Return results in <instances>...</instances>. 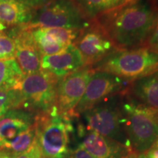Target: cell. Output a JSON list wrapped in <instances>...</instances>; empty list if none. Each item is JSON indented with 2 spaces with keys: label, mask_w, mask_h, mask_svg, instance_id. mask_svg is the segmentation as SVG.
I'll list each match as a JSON object with an SVG mask.
<instances>
[{
  "label": "cell",
  "mask_w": 158,
  "mask_h": 158,
  "mask_svg": "<svg viewBox=\"0 0 158 158\" xmlns=\"http://www.w3.org/2000/svg\"><path fill=\"white\" fill-rule=\"evenodd\" d=\"M35 115L23 109H11L0 117V141H9L32 127Z\"/></svg>",
  "instance_id": "cell-15"
},
{
  "label": "cell",
  "mask_w": 158,
  "mask_h": 158,
  "mask_svg": "<svg viewBox=\"0 0 158 158\" xmlns=\"http://www.w3.org/2000/svg\"><path fill=\"white\" fill-rule=\"evenodd\" d=\"M127 98L121 104L124 129L132 150L144 153L158 141V110Z\"/></svg>",
  "instance_id": "cell-4"
},
{
  "label": "cell",
  "mask_w": 158,
  "mask_h": 158,
  "mask_svg": "<svg viewBox=\"0 0 158 158\" xmlns=\"http://www.w3.org/2000/svg\"><path fill=\"white\" fill-rule=\"evenodd\" d=\"M15 41L7 32L0 31V60H7L15 57Z\"/></svg>",
  "instance_id": "cell-21"
},
{
  "label": "cell",
  "mask_w": 158,
  "mask_h": 158,
  "mask_svg": "<svg viewBox=\"0 0 158 158\" xmlns=\"http://www.w3.org/2000/svg\"><path fill=\"white\" fill-rule=\"evenodd\" d=\"M127 92L140 103L158 110V71L130 82Z\"/></svg>",
  "instance_id": "cell-17"
},
{
  "label": "cell",
  "mask_w": 158,
  "mask_h": 158,
  "mask_svg": "<svg viewBox=\"0 0 158 158\" xmlns=\"http://www.w3.org/2000/svg\"><path fill=\"white\" fill-rule=\"evenodd\" d=\"M85 66L84 58L73 44L68 45L59 54L42 56L41 59V70L59 78H62Z\"/></svg>",
  "instance_id": "cell-14"
},
{
  "label": "cell",
  "mask_w": 158,
  "mask_h": 158,
  "mask_svg": "<svg viewBox=\"0 0 158 158\" xmlns=\"http://www.w3.org/2000/svg\"><path fill=\"white\" fill-rule=\"evenodd\" d=\"M75 2L90 21L105 12L125 3V0H75Z\"/></svg>",
  "instance_id": "cell-19"
},
{
  "label": "cell",
  "mask_w": 158,
  "mask_h": 158,
  "mask_svg": "<svg viewBox=\"0 0 158 158\" xmlns=\"http://www.w3.org/2000/svg\"><path fill=\"white\" fill-rule=\"evenodd\" d=\"M158 13L156 0L127 2L93 19L118 50L144 46Z\"/></svg>",
  "instance_id": "cell-1"
},
{
  "label": "cell",
  "mask_w": 158,
  "mask_h": 158,
  "mask_svg": "<svg viewBox=\"0 0 158 158\" xmlns=\"http://www.w3.org/2000/svg\"><path fill=\"white\" fill-rule=\"evenodd\" d=\"M7 33L15 41V60L23 76L41 70L42 55L37 48L30 29L17 27L11 28Z\"/></svg>",
  "instance_id": "cell-11"
},
{
  "label": "cell",
  "mask_w": 158,
  "mask_h": 158,
  "mask_svg": "<svg viewBox=\"0 0 158 158\" xmlns=\"http://www.w3.org/2000/svg\"><path fill=\"white\" fill-rule=\"evenodd\" d=\"M144 46H147L158 53V13L151 33H150Z\"/></svg>",
  "instance_id": "cell-22"
},
{
  "label": "cell",
  "mask_w": 158,
  "mask_h": 158,
  "mask_svg": "<svg viewBox=\"0 0 158 158\" xmlns=\"http://www.w3.org/2000/svg\"><path fill=\"white\" fill-rule=\"evenodd\" d=\"M66 158H94L88 152H86L84 148L78 146L76 149L70 150L68 155Z\"/></svg>",
  "instance_id": "cell-25"
},
{
  "label": "cell",
  "mask_w": 158,
  "mask_h": 158,
  "mask_svg": "<svg viewBox=\"0 0 158 158\" xmlns=\"http://www.w3.org/2000/svg\"><path fill=\"white\" fill-rule=\"evenodd\" d=\"M15 158H42L40 149L36 141V138H35L34 143L27 152Z\"/></svg>",
  "instance_id": "cell-23"
},
{
  "label": "cell",
  "mask_w": 158,
  "mask_h": 158,
  "mask_svg": "<svg viewBox=\"0 0 158 158\" xmlns=\"http://www.w3.org/2000/svg\"><path fill=\"white\" fill-rule=\"evenodd\" d=\"M59 79L42 70L25 76L15 89L21 95V109L43 113L56 106V89Z\"/></svg>",
  "instance_id": "cell-7"
},
{
  "label": "cell",
  "mask_w": 158,
  "mask_h": 158,
  "mask_svg": "<svg viewBox=\"0 0 158 158\" xmlns=\"http://www.w3.org/2000/svg\"><path fill=\"white\" fill-rule=\"evenodd\" d=\"M78 134L81 137V147L94 158H126L133 150L92 130L78 127Z\"/></svg>",
  "instance_id": "cell-12"
},
{
  "label": "cell",
  "mask_w": 158,
  "mask_h": 158,
  "mask_svg": "<svg viewBox=\"0 0 158 158\" xmlns=\"http://www.w3.org/2000/svg\"><path fill=\"white\" fill-rule=\"evenodd\" d=\"M42 56L59 54L73 44L79 30L59 27H38L30 29Z\"/></svg>",
  "instance_id": "cell-13"
},
{
  "label": "cell",
  "mask_w": 158,
  "mask_h": 158,
  "mask_svg": "<svg viewBox=\"0 0 158 158\" xmlns=\"http://www.w3.org/2000/svg\"><path fill=\"white\" fill-rule=\"evenodd\" d=\"M21 105L22 101L19 90H0V117L11 109H21Z\"/></svg>",
  "instance_id": "cell-20"
},
{
  "label": "cell",
  "mask_w": 158,
  "mask_h": 158,
  "mask_svg": "<svg viewBox=\"0 0 158 158\" xmlns=\"http://www.w3.org/2000/svg\"><path fill=\"white\" fill-rule=\"evenodd\" d=\"M35 10L15 0H0V31L30 22Z\"/></svg>",
  "instance_id": "cell-16"
},
{
  "label": "cell",
  "mask_w": 158,
  "mask_h": 158,
  "mask_svg": "<svg viewBox=\"0 0 158 158\" xmlns=\"http://www.w3.org/2000/svg\"><path fill=\"white\" fill-rule=\"evenodd\" d=\"M90 22L75 0H52L40 8L35 10L30 22L21 27L27 29L59 27L81 30Z\"/></svg>",
  "instance_id": "cell-6"
},
{
  "label": "cell",
  "mask_w": 158,
  "mask_h": 158,
  "mask_svg": "<svg viewBox=\"0 0 158 158\" xmlns=\"http://www.w3.org/2000/svg\"><path fill=\"white\" fill-rule=\"evenodd\" d=\"M123 92L110 97L82 114L86 128L132 149L124 129L121 104Z\"/></svg>",
  "instance_id": "cell-5"
},
{
  "label": "cell",
  "mask_w": 158,
  "mask_h": 158,
  "mask_svg": "<svg viewBox=\"0 0 158 158\" xmlns=\"http://www.w3.org/2000/svg\"><path fill=\"white\" fill-rule=\"evenodd\" d=\"M73 44L84 59L86 66H92L117 48L94 20L79 31Z\"/></svg>",
  "instance_id": "cell-9"
},
{
  "label": "cell",
  "mask_w": 158,
  "mask_h": 158,
  "mask_svg": "<svg viewBox=\"0 0 158 158\" xmlns=\"http://www.w3.org/2000/svg\"><path fill=\"white\" fill-rule=\"evenodd\" d=\"M34 126L42 158L67 157L74 130L70 116L60 114L54 106L48 111L35 115Z\"/></svg>",
  "instance_id": "cell-2"
},
{
  "label": "cell",
  "mask_w": 158,
  "mask_h": 158,
  "mask_svg": "<svg viewBox=\"0 0 158 158\" xmlns=\"http://www.w3.org/2000/svg\"><path fill=\"white\" fill-rule=\"evenodd\" d=\"M145 158H158V141L143 153Z\"/></svg>",
  "instance_id": "cell-26"
},
{
  "label": "cell",
  "mask_w": 158,
  "mask_h": 158,
  "mask_svg": "<svg viewBox=\"0 0 158 158\" xmlns=\"http://www.w3.org/2000/svg\"><path fill=\"white\" fill-rule=\"evenodd\" d=\"M91 67L131 82L157 72L158 53L147 46L116 50Z\"/></svg>",
  "instance_id": "cell-3"
},
{
  "label": "cell",
  "mask_w": 158,
  "mask_h": 158,
  "mask_svg": "<svg viewBox=\"0 0 158 158\" xmlns=\"http://www.w3.org/2000/svg\"><path fill=\"white\" fill-rule=\"evenodd\" d=\"M133 1H135V0H125V2H133Z\"/></svg>",
  "instance_id": "cell-28"
},
{
  "label": "cell",
  "mask_w": 158,
  "mask_h": 158,
  "mask_svg": "<svg viewBox=\"0 0 158 158\" xmlns=\"http://www.w3.org/2000/svg\"><path fill=\"white\" fill-rule=\"evenodd\" d=\"M33 10H37L47 5L52 0H15Z\"/></svg>",
  "instance_id": "cell-24"
},
{
  "label": "cell",
  "mask_w": 158,
  "mask_h": 158,
  "mask_svg": "<svg viewBox=\"0 0 158 158\" xmlns=\"http://www.w3.org/2000/svg\"><path fill=\"white\" fill-rule=\"evenodd\" d=\"M130 81L104 72L94 71L89 81L84 95L71 114V117L79 116L103 100L123 92Z\"/></svg>",
  "instance_id": "cell-8"
},
{
  "label": "cell",
  "mask_w": 158,
  "mask_h": 158,
  "mask_svg": "<svg viewBox=\"0 0 158 158\" xmlns=\"http://www.w3.org/2000/svg\"><path fill=\"white\" fill-rule=\"evenodd\" d=\"M23 77L15 58L0 60V90L16 89Z\"/></svg>",
  "instance_id": "cell-18"
},
{
  "label": "cell",
  "mask_w": 158,
  "mask_h": 158,
  "mask_svg": "<svg viewBox=\"0 0 158 158\" xmlns=\"http://www.w3.org/2000/svg\"><path fill=\"white\" fill-rule=\"evenodd\" d=\"M126 158H145L143 155V153H136L133 152L131 154H130Z\"/></svg>",
  "instance_id": "cell-27"
},
{
  "label": "cell",
  "mask_w": 158,
  "mask_h": 158,
  "mask_svg": "<svg viewBox=\"0 0 158 158\" xmlns=\"http://www.w3.org/2000/svg\"><path fill=\"white\" fill-rule=\"evenodd\" d=\"M94 73L92 67L85 66L59 79L56 99V107L59 113L71 117V114L82 98Z\"/></svg>",
  "instance_id": "cell-10"
}]
</instances>
